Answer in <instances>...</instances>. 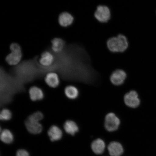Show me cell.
<instances>
[{
  "instance_id": "cell-1",
  "label": "cell",
  "mask_w": 156,
  "mask_h": 156,
  "mask_svg": "<svg viewBox=\"0 0 156 156\" xmlns=\"http://www.w3.org/2000/svg\"><path fill=\"white\" fill-rule=\"evenodd\" d=\"M107 46L112 52H123L127 48L128 43L126 37L120 34L109 39L107 42Z\"/></svg>"
},
{
  "instance_id": "cell-2",
  "label": "cell",
  "mask_w": 156,
  "mask_h": 156,
  "mask_svg": "<svg viewBox=\"0 0 156 156\" xmlns=\"http://www.w3.org/2000/svg\"><path fill=\"white\" fill-rule=\"evenodd\" d=\"M11 52L6 57L7 63L11 66H15L18 64L22 57L21 47L17 43L12 44L10 46Z\"/></svg>"
},
{
  "instance_id": "cell-3",
  "label": "cell",
  "mask_w": 156,
  "mask_h": 156,
  "mask_svg": "<svg viewBox=\"0 0 156 156\" xmlns=\"http://www.w3.org/2000/svg\"><path fill=\"white\" fill-rule=\"evenodd\" d=\"M120 120L113 113H109L105 117V126L109 132H114L118 129Z\"/></svg>"
},
{
  "instance_id": "cell-4",
  "label": "cell",
  "mask_w": 156,
  "mask_h": 156,
  "mask_svg": "<svg viewBox=\"0 0 156 156\" xmlns=\"http://www.w3.org/2000/svg\"><path fill=\"white\" fill-rule=\"evenodd\" d=\"M94 16L100 22H107L110 18V10L106 6L99 5L95 11Z\"/></svg>"
},
{
  "instance_id": "cell-5",
  "label": "cell",
  "mask_w": 156,
  "mask_h": 156,
  "mask_svg": "<svg viewBox=\"0 0 156 156\" xmlns=\"http://www.w3.org/2000/svg\"><path fill=\"white\" fill-rule=\"evenodd\" d=\"M124 101L127 106L132 108H136L140 104L137 93L133 90L130 91L125 95Z\"/></svg>"
},
{
  "instance_id": "cell-6",
  "label": "cell",
  "mask_w": 156,
  "mask_h": 156,
  "mask_svg": "<svg viewBox=\"0 0 156 156\" xmlns=\"http://www.w3.org/2000/svg\"><path fill=\"white\" fill-rule=\"evenodd\" d=\"M126 77V74L123 70L118 69L112 73L110 77V80L115 85H120L124 83Z\"/></svg>"
},
{
  "instance_id": "cell-7",
  "label": "cell",
  "mask_w": 156,
  "mask_h": 156,
  "mask_svg": "<svg viewBox=\"0 0 156 156\" xmlns=\"http://www.w3.org/2000/svg\"><path fill=\"white\" fill-rule=\"evenodd\" d=\"M25 124L27 129L31 133L38 134L42 131L43 127L40 122L32 121L27 119Z\"/></svg>"
},
{
  "instance_id": "cell-8",
  "label": "cell",
  "mask_w": 156,
  "mask_h": 156,
  "mask_svg": "<svg viewBox=\"0 0 156 156\" xmlns=\"http://www.w3.org/2000/svg\"><path fill=\"white\" fill-rule=\"evenodd\" d=\"M109 154L112 156H120L123 153V148L121 144L117 142H112L108 146Z\"/></svg>"
},
{
  "instance_id": "cell-9",
  "label": "cell",
  "mask_w": 156,
  "mask_h": 156,
  "mask_svg": "<svg viewBox=\"0 0 156 156\" xmlns=\"http://www.w3.org/2000/svg\"><path fill=\"white\" fill-rule=\"evenodd\" d=\"M73 16L67 12H62L58 17V23L61 26L64 27L69 26L73 24Z\"/></svg>"
},
{
  "instance_id": "cell-10",
  "label": "cell",
  "mask_w": 156,
  "mask_h": 156,
  "mask_svg": "<svg viewBox=\"0 0 156 156\" xmlns=\"http://www.w3.org/2000/svg\"><path fill=\"white\" fill-rule=\"evenodd\" d=\"M48 134L52 141H58L61 139L63 136L62 130L56 126L51 127L48 130Z\"/></svg>"
},
{
  "instance_id": "cell-11",
  "label": "cell",
  "mask_w": 156,
  "mask_h": 156,
  "mask_svg": "<svg viewBox=\"0 0 156 156\" xmlns=\"http://www.w3.org/2000/svg\"><path fill=\"white\" fill-rule=\"evenodd\" d=\"M29 94L31 100L34 101L41 100L44 97V93L42 89L36 86L30 88Z\"/></svg>"
},
{
  "instance_id": "cell-12",
  "label": "cell",
  "mask_w": 156,
  "mask_h": 156,
  "mask_svg": "<svg viewBox=\"0 0 156 156\" xmlns=\"http://www.w3.org/2000/svg\"><path fill=\"white\" fill-rule=\"evenodd\" d=\"M45 81L49 86L53 88L57 87L60 83L58 76L54 73H48L45 78Z\"/></svg>"
},
{
  "instance_id": "cell-13",
  "label": "cell",
  "mask_w": 156,
  "mask_h": 156,
  "mask_svg": "<svg viewBox=\"0 0 156 156\" xmlns=\"http://www.w3.org/2000/svg\"><path fill=\"white\" fill-rule=\"evenodd\" d=\"M54 61V55L51 52L48 51L43 52L39 60L40 63L43 66L46 67L51 65Z\"/></svg>"
},
{
  "instance_id": "cell-14",
  "label": "cell",
  "mask_w": 156,
  "mask_h": 156,
  "mask_svg": "<svg viewBox=\"0 0 156 156\" xmlns=\"http://www.w3.org/2000/svg\"><path fill=\"white\" fill-rule=\"evenodd\" d=\"M91 148L93 151L97 154H101L104 151L105 144L102 139L98 138L94 140L91 144Z\"/></svg>"
},
{
  "instance_id": "cell-15",
  "label": "cell",
  "mask_w": 156,
  "mask_h": 156,
  "mask_svg": "<svg viewBox=\"0 0 156 156\" xmlns=\"http://www.w3.org/2000/svg\"><path fill=\"white\" fill-rule=\"evenodd\" d=\"M64 128L67 133L74 135L79 131V129L76 122L72 120H67L64 123Z\"/></svg>"
},
{
  "instance_id": "cell-16",
  "label": "cell",
  "mask_w": 156,
  "mask_h": 156,
  "mask_svg": "<svg viewBox=\"0 0 156 156\" xmlns=\"http://www.w3.org/2000/svg\"><path fill=\"white\" fill-rule=\"evenodd\" d=\"M52 49L55 52H59L63 49L65 42L62 39L56 38H55L51 41Z\"/></svg>"
},
{
  "instance_id": "cell-17",
  "label": "cell",
  "mask_w": 156,
  "mask_h": 156,
  "mask_svg": "<svg viewBox=\"0 0 156 156\" xmlns=\"http://www.w3.org/2000/svg\"><path fill=\"white\" fill-rule=\"evenodd\" d=\"M1 140L4 143L10 144L12 143L14 140V136L10 130L5 129L2 131L0 136Z\"/></svg>"
},
{
  "instance_id": "cell-18",
  "label": "cell",
  "mask_w": 156,
  "mask_h": 156,
  "mask_svg": "<svg viewBox=\"0 0 156 156\" xmlns=\"http://www.w3.org/2000/svg\"><path fill=\"white\" fill-rule=\"evenodd\" d=\"M64 92L66 96L70 99H75L79 95V91L77 88L72 85L66 87Z\"/></svg>"
},
{
  "instance_id": "cell-19",
  "label": "cell",
  "mask_w": 156,
  "mask_h": 156,
  "mask_svg": "<svg viewBox=\"0 0 156 156\" xmlns=\"http://www.w3.org/2000/svg\"><path fill=\"white\" fill-rule=\"evenodd\" d=\"M44 118V115L40 112H35L29 116L27 119L36 122H40Z\"/></svg>"
},
{
  "instance_id": "cell-20",
  "label": "cell",
  "mask_w": 156,
  "mask_h": 156,
  "mask_svg": "<svg viewBox=\"0 0 156 156\" xmlns=\"http://www.w3.org/2000/svg\"><path fill=\"white\" fill-rule=\"evenodd\" d=\"M12 113L9 109H4L0 114V119L2 121H8L11 119Z\"/></svg>"
},
{
  "instance_id": "cell-21",
  "label": "cell",
  "mask_w": 156,
  "mask_h": 156,
  "mask_svg": "<svg viewBox=\"0 0 156 156\" xmlns=\"http://www.w3.org/2000/svg\"><path fill=\"white\" fill-rule=\"evenodd\" d=\"M16 156H29V153L26 150L20 149L17 151Z\"/></svg>"
}]
</instances>
